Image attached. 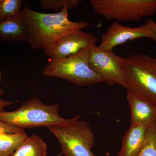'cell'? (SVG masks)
<instances>
[{
    "instance_id": "1",
    "label": "cell",
    "mask_w": 156,
    "mask_h": 156,
    "mask_svg": "<svg viewBox=\"0 0 156 156\" xmlns=\"http://www.w3.org/2000/svg\"><path fill=\"white\" fill-rule=\"evenodd\" d=\"M67 7L55 13H43L23 7V18L30 32L28 43L34 49L45 50L65 35L91 26L87 21L73 22Z\"/></svg>"
},
{
    "instance_id": "2",
    "label": "cell",
    "mask_w": 156,
    "mask_h": 156,
    "mask_svg": "<svg viewBox=\"0 0 156 156\" xmlns=\"http://www.w3.org/2000/svg\"><path fill=\"white\" fill-rule=\"evenodd\" d=\"M125 88L156 105V58L136 53L123 57Z\"/></svg>"
},
{
    "instance_id": "3",
    "label": "cell",
    "mask_w": 156,
    "mask_h": 156,
    "mask_svg": "<svg viewBox=\"0 0 156 156\" xmlns=\"http://www.w3.org/2000/svg\"><path fill=\"white\" fill-rule=\"evenodd\" d=\"M59 108L57 104L48 105L38 98L34 97L14 111H0V121L23 129L68 122L71 119H65L59 115Z\"/></svg>"
},
{
    "instance_id": "4",
    "label": "cell",
    "mask_w": 156,
    "mask_h": 156,
    "mask_svg": "<svg viewBox=\"0 0 156 156\" xmlns=\"http://www.w3.org/2000/svg\"><path fill=\"white\" fill-rule=\"evenodd\" d=\"M90 50H82L76 54L64 58H50L43 69V74L45 76L66 80L78 86L104 82L102 77L89 66Z\"/></svg>"
},
{
    "instance_id": "5",
    "label": "cell",
    "mask_w": 156,
    "mask_h": 156,
    "mask_svg": "<svg viewBox=\"0 0 156 156\" xmlns=\"http://www.w3.org/2000/svg\"><path fill=\"white\" fill-rule=\"evenodd\" d=\"M81 116L65 124L47 127L58 140L66 156H96L91 150L95 144L94 133L87 122L79 120Z\"/></svg>"
},
{
    "instance_id": "6",
    "label": "cell",
    "mask_w": 156,
    "mask_h": 156,
    "mask_svg": "<svg viewBox=\"0 0 156 156\" xmlns=\"http://www.w3.org/2000/svg\"><path fill=\"white\" fill-rule=\"evenodd\" d=\"M95 13L115 21L138 20L156 14V0H90Z\"/></svg>"
},
{
    "instance_id": "7",
    "label": "cell",
    "mask_w": 156,
    "mask_h": 156,
    "mask_svg": "<svg viewBox=\"0 0 156 156\" xmlns=\"http://www.w3.org/2000/svg\"><path fill=\"white\" fill-rule=\"evenodd\" d=\"M89 64L109 86L118 84L125 88L123 57L112 51L102 50L95 46L90 50Z\"/></svg>"
},
{
    "instance_id": "8",
    "label": "cell",
    "mask_w": 156,
    "mask_h": 156,
    "mask_svg": "<svg viewBox=\"0 0 156 156\" xmlns=\"http://www.w3.org/2000/svg\"><path fill=\"white\" fill-rule=\"evenodd\" d=\"M143 37L150 38L156 42V22L148 20L143 25L131 27L115 21L102 35L101 43L98 47L102 50L112 51L117 46Z\"/></svg>"
},
{
    "instance_id": "9",
    "label": "cell",
    "mask_w": 156,
    "mask_h": 156,
    "mask_svg": "<svg viewBox=\"0 0 156 156\" xmlns=\"http://www.w3.org/2000/svg\"><path fill=\"white\" fill-rule=\"evenodd\" d=\"M97 38L92 34L82 30L70 33L59 38L45 50L51 58H62L74 55L82 50L96 46Z\"/></svg>"
},
{
    "instance_id": "10",
    "label": "cell",
    "mask_w": 156,
    "mask_h": 156,
    "mask_svg": "<svg viewBox=\"0 0 156 156\" xmlns=\"http://www.w3.org/2000/svg\"><path fill=\"white\" fill-rule=\"evenodd\" d=\"M131 125L149 126L156 122V105L128 92Z\"/></svg>"
},
{
    "instance_id": "11",
    "label": "cell",
    "mask_w": 156,
    "mask_h": 156,
    "mask_svg": "<svg viewBox=\"0 0 156 156\" xmlns=\"http://www.w3.org/2000/svg\"><path fill=\"white\" fill-rule=\"evenodd\" d=\"M148 126L131 125L123 136L118 156H137L145 143Z\"/></svg>"
},
{
    "instance_id": "12",
    "label": "cell",
    "mask_w": 156,
    "mask_h": 156,
    "mask_svg": "<svg viewBox=\"0 0 156 156\" xmlns=\"http://www.w3.org/2000/svg\"><path fill=\"white\" fill-rule=\"evenodd\" d=\"M22 14V13H21ZM30 32L22 17L0 22V42L6 44L29 42Z\"/></svg>"
},
{
    "instance_id": "13",
    "label": "cell",
    "mask_w": 156,
    "mask_h": 156,
    "mask_svg": "<svg viewBox=\"0 0 156 156\" xmlns=\"http://www.w3.org/2000/svg\"><path fill=\"white\" fill-rule=\"evenodd\" d=\"M47 145L41 136H28L11 156H47Z\"/></svg>"
},
{
    "instance_id": "14",
    "label": "cell",
    "mask_w": 156,
    "mask_h": 156,
    "mask_svg": "<svg viewBox=\"0 0 156 156\" xmlns=\"http://www.w3.org/2000/svg\"><path fill=\"white\" fill-rule=\"evenodd\" d=\"M28 136L24 131L0 134V156H12Z\"/></svg>"
},
{
    "instance_id": "15",
    "label": "cell",
    "mask_w": 156,
    "mask_h": 156,
    "mask_svg": "<svg viewBox=\"0 0 156 156\" xmlns=\"http://www.w3.org/2000/svg\"><path fill=\"white\" fill-rule=\"evenodd\" d=\"M21 0H0V22L22 17L20 11Z\"/></svg>"
},
{
    "instance_id": "16",
    "label": "cell",
    "mask_w": 156,
    "mask_h": 156,
    "mask_svg": "<svg viewBox=\"0 0 156 156\" xmlns=\"http://www.w3.org/2000/svg\"><path fill=\"white\" fill-rule=\"evenodd\" d=\"M137 156H156V122L148 126L145 143Z\"/></svg>"
},
{
    "instance_id": "17",
    "label": "cell",
    "mask_w": 156,
    "mask_h": 156,
    "mask_svg": "<svg viewBox=\"0 0 156 156\" xmlns=\"http://www.w3.org/2000/svg\"><path fill=\"white\" fill-rule=\"evenodd\" d=\"M81 2L80 0H42L41 5L43 9H53L58 12V10H62L66 7L69 10L76 8Z\"/></svg>"
},
{
    "instance_id": "18",
    "label": "cell",
    "mask_w": 156,
    "mask_h": 156,
    "mask_svg": "<svg viewBox=\"0 0 156 156\" xmlns=\"http://www.w3.org/2000/svg\"><path fill=\"white\" fill-rule=\"evenodd\" d=\"M24 131L23 128H18L0 121V134L1 133H13Z\"/></svg>"
},
{
    "instance_id": "19",
    "label": "cell",
    "mask_w": 156,
    "mask_h": 156,
    "mask_svg": "<svg viewBox=\"0 0 156 156\" xmlns=\"http://www.w3.org/2000/svg\"><path fill=\"white\" fill-rule=\"evenodd\" d=\"M17 102L16 101H9L3 100L0 98V111L3 110V109L6 107L11 105L12 104Z\"/></svg>"
},
{
    "instance_id": "20",
    "label": "cell",
    "mask_w": 156,
    "mask_h": 156,
    "mask_svg": "<svg viewBox=\"0 0 156 156\" xmlns=\"http://www.w3.org/2000/svg\"><path fill=\"white\" fill-rule=\"evenodd\" d=\"M1 81H2V74L0 71V83ZM3 95H4V91L0 88V96H2Z\"/></svg>"
},
{
    "instance_id": "21",
    "label": "cell",
    "mask_w": 156,
    "mask_h": 156,
    "mask_svg": "<svg viewBox=\"0 0 156 156\" xmlns=\"http://www.w3.org/2000/svg\"><path fill=\"white\" fill-rule=\"evenodd\" d=\"M58 156H60V155H58Z\"/></svg>"
}]
</instances>
